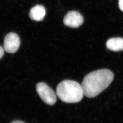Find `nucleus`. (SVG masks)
Here are the masks:
<instances>
[{
	"mask_svg": "<svg viewBox=\"0 0 123 123\" xmlns=\"http://www.w3.org/2000/svg\"><path fill=\"white\" fill-rule=\"evenodd\" d=\"M56 93L60 100L66 103H77L84 97L83 89L78 82L65 80L58 84Z\"/></svg>",
	"mask_w": 123,
	"mask_h": 123,
	"instance_id": "2",
	"label": "nucleus"
},
{
	"mask_svg": "<svg viewBox=\"0 0 123 123\" xmlns=\"http://www.w3.org/2000/svg\"><path fill=\"white\" fill-rule=\"evenodd\" d=\"M4 49L2 48L0 46V59L3 57L4 54Z\"/></svg>",
	"mask_w": 123,
	"mask_h": 123,
	"instance_id": "9",
	"label": "nucleus"
},
{
	"mask_svg": "<svg viewBox=\"0 0 123 123\" xmlns=\"http://www.w3.org/2000/svg\"><path fill=\"white\" fill-rule=\"evenodd\" d=\"M20 43V39L18 34L10 32L5 37L3 45L4 50L10 53H16L19 49Z\"/></svg>",
	"mask_w": 123,
	"mask_h": 123,
	"instance_id": "4",
	"label": "nucleus"
},
{
	"mask_svg": "<svg viewBox=\"0 0 123 123\" xmlns=\"http://www.w3.org/2000/svg\"><path fill=\"white\" fill-rule=\"evenodd\" d=\"M119 6L120 10L123 12V0H119Z\"/></svg>",
	"mask_w": 123,
	"mask_h": 123,
	"instance_id": "8",
	"label": "nucleus"
},
{
	"mask_svg": "<svg viewBox=\"0 0 123 123\" xmlns=\"http://www.w3.org/2000/svg\"><path fill=\"white\" fill-rule=\"evenodd\" d=\"M36 90L41 98L46 104L53 105L57 102V95L55 92L47 84L43 82L37 84Z\"/></svg>",
	"mask_w": 123,
	"mask_h": 123,
	"instance_id": "3",
	"label": "nucleus"
},
{
	"mask_svg": "<svg viewBox=\"0 0 123 123\" xmlns=\"http://www.w3.org/2000/svg\"><path fill=\"white\" fill-rule=\"evenodd\" d=\"M46 15V10L43 6L37 5L30 10L29 16L31 20L37 22L43 20Z\"/></svg>",
	"mask_w": 123,
	"mask_h": 123,
	"instance_id": "6",
	"label": "nucleus"
},
{
	"mask_svg": "<svg viewBox=\"0 0 123 123\" xmlns=\"http://www.w3.org/2000/svg\"><path fill=\"white\" fill-rule=\"evenodd\" d=\"M107 49L114 52L123 51V38L114 37L108 40L106 42Z\"/></svg>",
	"mask_w": 123,
	"mask_h": 123,
	"instance_id": "7",
	"label": "nucleus"
},
{
	"mask_svg": "<svg viewBox=\"0 0 123 123\" xmlns=\"http://www.w3.org/2000/svg\"><path fill=\"white\" fill-rule=\"evenodd\" d=\"M11 123H25L23 121H20V120H15V121H14L12 122Z\"/></svg>",
	"mask_w": 123,
	"mask_h": 123,
	"instance_id": "10",
	"label": "nucleus"
},
{
	"mask_svg": "<svg viewBox=\"0 0 123 123\" xmlns=\"http://www.w3.org/2000/svg\"><path fill=\"white\" fill-rule=\"evenodd\" d=\"M83 17L77 11H72L67 13L63 18V23L66 26L71 28H77L84 22Z\"/></svg>",
	"mask_w": 123,
	"mask_h": 123,
	"instance_id": "5",
	"label": "nucleus"
},
{
	"mask_svg": "<svg viewBox=\"0 0 123 123\" xmlns=\"http://www.w3.org/2000/svg\"><path fill=\"white\" fill-rule=\"evenodd\" d=\"M114 78L113 73L107 69L94 71L88 74L84 77L81 85L84 95L89 98L96 97L109 86Z\"/></svg>",
	"mask_w": 123,
	"mask_h": 123,
	"instance_id": "1",
	"label": "nucleus"
}]
</instances>
